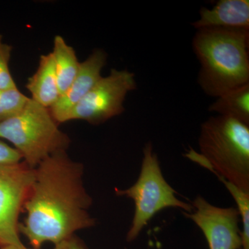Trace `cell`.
Instances as JSON below:
<instances>
[{"label": "cell", "mask_w": 249, "mask_h": 249, "mask_svg": "<svg viewBox=\"0 0 249 249\" xmlns=\"http://www.w3.org/2000/svg\"><path fill=\"white\" fill-rule=\"evenodd\" d=\"M26 88L31 99L43 107L49 109L58 101L60 93L52 52L41 55L38 67L28 79Z\"/></svg>", "instance_id": "11"}, {"label": "cell", "mask_w": 249, "mask_h": 249, "mask_svg": "<svg viewBox=\"0 0 249 249\" xmlns=\"http://www.w3.org/2000/svg\"><path fill=\"white\" fill-rule=\"evenodd\" d=\"M191 204L193 212L182 213L201 229L210 249H242L240 214L237 208L217 207L199 196Z\"/></svg>", "instance_id": "8"}, {"label": "cell", "mask_w": 249, "mask_h": 249, "mask_svg": "<svg viewBox=\"0 0 249 249\" xmlns=\"http://www.w3.org/2000/svg\"><path fill=\"white\" fill-rule=\"evenodd\" d=\"M197 29L226 28L249 31V0H220L213 7H202L199 18L193 23Z\"/></svg>", "instance_id": "10"}, {"label": "cell", "mask_w": 249, "mask_h": 249, "mask_svg": "<svg viewBox=\"0 0 249 249\" xmlns=\"http://www.w3.org/2000/svg\"><path fill=\"white\" fill-rule=\"evenodd\" d=\"M107 60V53L103 49H96L86 60L80 62L79 70L70 88L49 108L58 124L65 123L70 111L102 78L101 72Z\"/></svg>", "instance_id": "9"}, {"label": "cell", "mask_w": 249, "mask_h": 249, "mask_svg": "<svg viewBox=\"0 0 249 249\" xmlns=\"http://www.w3.org/2000/svg\"><path fill=\"white\" fill-rule=\"evenodd\" d=\"M53 55L55 75L60 96L65 93L73 83L80 62L78 61L76 52L69 45L63 37L55 36L53 39Z\"/></svg>", "instance_id": "12"}, {"label": "cell", "mask_w": 249, "mask_h": 249, "mask_svg": "<svg viewBox=\"0 0 249 249\" xmlns=\"http://www.w3.org/2000/svg\"><path fill=\"white\" fill-rule=\"evenodd\" d=\"M13 47L6 43L0 34V89H10L18 88L17 85L10 71L9 62Z\"/></svg>", "instance_id": "15"}, {"label": "cell", "mask_w": 249, "mask_h": 249, "mask_svg": "<svg viewBox=\"0 0 249 249\" xmlns=\"http://www.w3.org/2000/svg\"><path fill=\"white\" fill-rule=\"evenodd\" d=\"M135 74L127 70L111 69L73 108L65 123L81 120L98 125L121 115L127 93L137 89Z\"/></svg>", "instance_id": "6"}, {"label": "cell", "mask_w": 249, "mask_h": 249, "mask_svg": "<svg viewBox=\"0 0 249 249\" xmlns=\"http://www.w3.org/2000/svg\"><path fill=\"white\" fill-rule=\"evenodd\" d=\"M34 177L35 169L24 161L0 165V247L22 244L19 217Z\"/></svg>", "instance_id": "7"}, {"label": "cell", "mask_w": 249, "mask_h": 249, "mask_svg": "<svg viewBox=\"0 0 249 249\" xmlns=\"http://www.w3.org/2000/svg\"><path fill=\"white\" fill-rule=\"evenodd\" d=\"M53 249H88L84 242L73 235L55 245Z\"/></svg>", "instance_id": "17"}, {"label": "cell", "mask_w": 249, "mask_h": 249, "mask_svg": "<svg viewBox=\"0 0 249 249\" xmlns=\"http://www.w3.org/2000/svg\"><path fill=\"white\" fill-rule=\"evenodd\" d=\"M115 193L118 196L132 199L135 206L132 224L126 236L128 242L136 240L152 218L162 210L177 208L187 213L193 211L192 204L178 199L177 192L165 179L150 142L144 147L137 181L127 189L115 188Z\"/></svg>", "instance_id": "5"}, {"label": "cell", "mask_w": 249, "mask_h": 249, "mask_svg": "<svg viewBox=\"0 0 249 249\" xmlns=\"http://www.w3.org/2000/svg\"><path fill=\"white\" fill-rule=\"evenodd\" d=\"M0 249H37L32 248H28V247H25L23 244H21V245H7L4 246V247H0Z\"/></svg>", "instance_id": "18"}, {"label": "cell", "mask_w": 249, "mask_h": 249, "mask_svg": "<svg viewBox=\"0 0 249 249\" xmlns=\"http://www.w3.org/2000/svg\"><path fill=\"white\" fill-rule=\"evenodd\" d=\"M83 165L71 160L67 150L49 156L35 168V177L19 224V234L27 237L32 248L43 244L54 245L93 227L96 220L88 210L92 199L83 185Z\"/></svg>", "instance_id": "1"}, {"label": "cell", "mask_w": 249, "mask_h": 249, "mask_svg": "<svg viewBox=\"0 0 249 249\" xmlns=\"http://www.w3.org/2000/svg\"><path fill=\"white\" fill-rule=\"evenodd\" d=\"M200 153L186 157L249 193V126L227 116H211L201 125Z\"/></svg>", "instance_id": "3"}, {"label": "cell", "mask_w": 249, "mask_h": 249, "mask_svg": "<svg viewBox=\"0 0 249 249\" xmlns=\"http://www.w3.org/2000/svg\"><path fill=\"white\" fill-rule=\"evenodd\" d=\"M58 124L49 108L29 97L22 110L0 123V139L11 142L24 163L35 169L49 156L70 146L68 135Z\"/></svg>", "instance_id": "4"}, {"label": "cell", "mask_w": 249, "mask_h": 249, "mask_svg": "<svg viewBox=\"0 0 249 249\" xmlns=\"http://www.w3.org/2000/svg\"><path fill=\"white\" fill-rule=\"evenodd\" d=\"M216 98L209 106L210 111L249 126V83L229 90Z\"/></svg>", "instance_id": "13"}, {"label": "cell", "mask_w": 249, "mask_h": 249, "mask_svg": "<svg viewBox=\"0 0 249 249\" xmlns=\"http://www.w3.org/2000/svg\"><path fill=\"white\" fill-rule=\"evenodd\" d=\"M200 63L198 84L217 98L249 83V31L226 28L197 29L192 42Z\"/></svg>", "instance_id": "2"}, {"label": "cell", "mask_w": 249, "mask_h": 249, "mask_svg": "<svg viewBox=\"0 0 249 249\" xmlns=\"http://www.w3.org/2000/svg\"><path fill=\"white\" fill-rule=\"evenodd\" d=\"M29 98L18 88L0 89V123L8 120L22 110Z\"/></svg>", "instance_id": "14"}, {"label": "cell", "mask_w": 249, "mask_h": 249, "mask_svg": "<svg viewBox=\"0 0 249 249\" xmlns=\"http://www.w3.org/2000/svg\"><path fill=\"white\" fill-rule=\"evenodd\" d=\"M22 161V156L18 150L0 140V165L16 164Z\"/></svg>", "instance_id": "16"}]
</instances>
